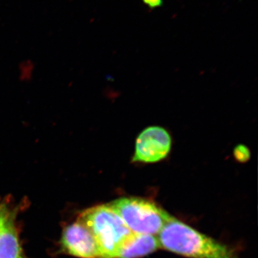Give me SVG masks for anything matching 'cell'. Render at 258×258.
Instances as JSON below:
<instances>
[{
	"label": "cell",
	"mask_w": 258,
	"mask_h": 258,
	"mask_svg": "<svg viewBox=\"0 0 258 258\" xmlns=\"http://www.w3.org/2000/svg\"><path fill=\"white\" fill-rule=\"evenodd\" d=\"M0 258H23L13 221L0 234Z\"/></svg>",
	"instance_id": "obj_7"
},
{
	"label": "cell",
	"mask_w": 258,
	"mask_h": 258,
	"mask_svg": "<svg viewBox=\"0 0 258 258\" xmlns=\"http://www.w3.org/2000/svg\"><path fill=\"white\" fill-rule=\"evenodd\" d=\"M66 252L79 258H102L101 249L92 233L79 221L64 228L61 239Z\"/></svg>",
	"instance_id": "obj_5"
},
{
	"label": "cell",
	"mask_w": 258,
	"mask_h": 258,
	"mask_svg": "<svg viewBox=\"0 0 258 258\" xmlns=\"http://www.w3.org/2000/svg\"><path fill=\"white\" fill-rule=\"evenodd\" d=\"M108 205L133 233L159 235L163 227L173 218L157 204L144 198H122Z\"/></svg>",
	"instance_id": "obj_3"
},
{
	"label": "cell",
	"mask_w": 258,
	"mask_h": 258,
	"mask_svg": "<svg viewBox=\"0 0 258 258\" xmlns=\"http://www.w3.org/2000/svg\"><path fill=\"white\" fill-rule=\"evenodd\" d=\"M233 157L237 162L243 163L247 162L250 159L251 152L248 147L244 144H240L236 146L233 149Z\"/></svg>",
	"instance_id": "obj_8"
},
{
	"label": "cell",
	"mask_w": 258,
	"mask_h": 258,
	"mask_svg": "<svg viewBox=\"0 0 258 258\" xmlns=\"http://www.w3.org/2000/svg\"><path fill=\"white\" fill-rule=\"evenodd\" d=\"M143 3L152 10L160 8L164 4L163 0H143Z\"/></svg>",
	"instance_id": "obj_10"
},
{
	"label": "cell",
	"mask_w": 258,
	"mask_h": 258,
	"mask_svg": "<svg viewBox=\"0 0 258 258\" xmlns=\"http://www.w3.org/2000/svg\"><path fill=\"white\" fill-rule=\"evenodd\" d=\"M172 146V137L167 129L160 125L148 126L136 139L132 163L155 164L165 160Z\"/></svg>",
	"instance_id": "obj_4"
},
{
	"label": "cell",
	"mask_w": 258,
	"mask_h": 258,
	"mask_svg": "<svg viewBox=\"0 0 258 258\" xmlns=\"http://www.w3.org/2000/svg\"><path fill=\"white\" fill-rule=\"evenodd\" d=\"M12 221L13 219L6 207L0 206V234L6 229Z\"/></svg>",
	"instance_id": "obj_9"
},
{
	"label": "cell",
	"mask_w": 258,
	"mask_h": 258,
	"mask_svg": "<svg viewBox=\"0 0 258 258\" xmlns=\"http://www.w3.org/2000/svg\"><path fill=\"white\" fill-rule=\"evenodd\" d=\"M157 239L160 247L185 257L238 258L227 246L174 218L163 227Z\"/></svg>",
	"instance_id": "obj_1"
},
{
	"label": "cell",
	"mask_w": 258,
	"mask_h": 258,
	"mask_svg": "<svg viewBox=\"0 0 258 258\" xmlns=\"http://www.w3.org/2000/svg\"><path fill=\"white\" fill-rule=\"evenodd\" d=\"M78 221L92 233L101 249L102 258H116L122 244L132 233L108 205L88 209L81 214Z\"/></svg>",
	"instance_id": "obj_2"
},
{
	"label": "cell",
	"mask_w": 258,
	"mask_h": 258,
	"mask_svg": "<svg viewBox=\"0 0 258 258\" xmlns=\"http://www.w3.org/2000/svg\"><path fill=\"white\" fill-rule=\"evenodd\" d=\"M160 247L157 237L132 232L120 247L116 258H140Z\"/></svg>",
	"instance_id": "obj_6"
}]
</instances>
